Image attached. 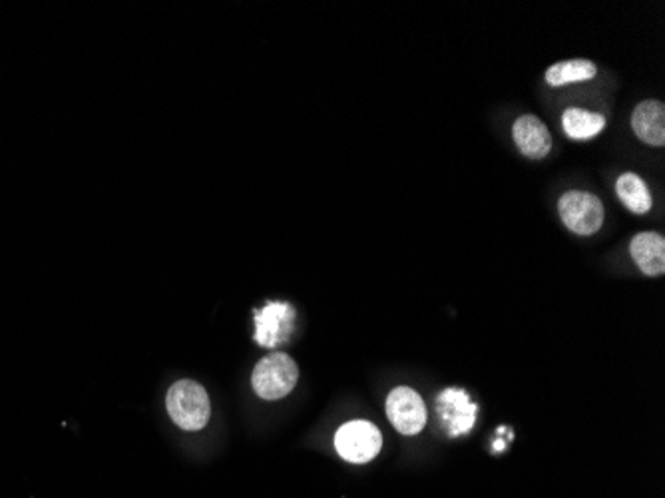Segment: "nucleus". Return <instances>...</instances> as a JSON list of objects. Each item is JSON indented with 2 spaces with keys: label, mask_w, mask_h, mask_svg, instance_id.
I'll list each match as a JSON object with an SVG mask.
<instances>
[{
  "label": "nucleus",
  "mask_w": 665,
  "mask_h": 498,
  "mask_svg": "<svg viewBox=\"0 0 665 498\" xmlns=\"http://www.w3.org/2000/svg\"><path fill=\"white\" fill-rule=\"evenodd\" d=\"M166 407L172 421L184 431H202L212 415L208 391L192 379H182L170 387Z\"/></svg>",
  "instance_id": "obj_1"
},
{
  "label": "nucleus",
  "mask_w": 665,
  "mask_h": 498,
  "mask_svg": "<svg viewBox=\"0 0 665 498\" xmlns=\"http://www.w3.org/2000/svg\"><path fill=\"white\" fill-rule=\"evenodd\" d=\"M299 379L297 363L285 353H271L263 357L251 375V385L257 397L277 401L287 397Z\"/></svg>",
  "instance_id": "obj_2"
},
{
  "label": "nucleus",
  "mask_w": 665,
  "mask_h": 498,
  "mask_svg": "<svg viewBox=\"0 0 665 498\" xmlns=\"http://www.w3.org/2000/svg\"><path fill=\"white\" fill-rule=\"evenodd\" d=\"M558 212L564 226L578 236H592L604 226V204L588 192H566L558 202Z\"/></svg>",
  "instance_id": "obj_3"
},
{
  "label": "nucleus",
  "mask_w": 665,
  "mask_h": 498,
  "mask_svg": "<svg viewBox=\"0 0 665 498\" xmlns=\"http://www.w3.org/2000/svg\"><path fill=\"white\" fill-rule=\"evenodd\" d=\"M383 447L381 431L369 421H351L345 423L335 435L337 453L355 465L373 461Z\"/></svg>",
  "instance_id": "obj_4"
},
{
  "label": "nucleus",
  "mask_w": 665,
  "mask_h": 498,
  "mask_svg": "<svg viewBox=\"0 0 665 498\" xmlns=\"http://www.w3.org/2000/svg\"><path fill=\"white\" fill-rule=\"evenodd\" d=\"M255 341L261 347L273 349L287 343L295 329V309L289 303L273 301L253 313Z\"/></svg>",
  "instance_id": "obj_5"
},
{
  "label": "nucleus",
  "mask_w": 665,
  "mask_h": 498,
  "mask_svg": "<svg viewBox=\"0 0 665 498\" xmlns=\"http://www.w3.org/2000/svg\"><path fill=\"white\" fill-rule=\"evenodd\" d=\"M387 417L401 435H419L427 425V407L411 387H397L387 397Z\"/></svg>",
  "instance_id": "obj_6"
},
{
  "label": "nucleus",
  "mask_w": 665,
  "mask_h": 498,
  "mask_svg": "<svg viewBox=\"0 0 665 498\" xmlns=\"http://www.w3.org/2000/svg\"><path fill=\"white\" fill-rule=\"evenodd\" d=\"M437 411L450 437H462L472 431L478 407L462 389H446L437 399Z\"/></svg>",
  "instance_id": "obj_7"
},
{
  "label": "nucleus",
  "mask_w": 665,
  "mask_h": 498,
  "mask_svg": "<svg viewBox=\"0 0 665 498\" xmlns=\"http://www.w3.org/2000/svg\"><path fill=\"white\" fill-rule=\"evenodd\" d=\"M512 138L518 150L530 160H542L552 150V136L548 126L532 114H524L514 122Z\"/></svg>",
  "instance_id": "obj_8"
},
{
  "label": "nucleus",
  "mask_w": 665,
  "mask_h": 498,
  "mask_svg": "<svg viewBox=\"0 0 665 498\" xmlns=\"http://www.w3.org/2000/svg\"><path fill=\"white\" fill-rule=\"evenodd\" d=\"M632 128L636 136L650 146L665 144V106L660 100H646L638 104L632 114Z\"/></svg>",
  "instance_id": "obj_9"
},
{
  "label": "nucleus",
  "mask_w": 665,
  "mask_h": 498,
  "mask_svg": "<svg viewBox=\"0 0 665 498\" xmlns=\"http://www.w3.org/2000/svg\"><path fill=\"white\" fill-rule=\"evenodd\" d=\"M636 265L650 277H658L665 271V240L662 234L642 232L630 244Z\"/></svg>",
  "instance_id": "obj_10"
},
{
  "label": "nucleus",
  "mask_w": 665,
  "mask_h": 498,
  "mask_svg": "<svg viewBox=\"0 0 665 498\" xmlns=\"http://www.w3.org/2000/svg\"><path fill=\"white\" fill-rule=\"evenodd\" d=\"M616 192H618V198L620 202L632 212V214H648L654 206V200H652V194H650V188L648 184L638 176V174H622L618 178V184H616Z\"/></svg>",
  "instance_id": "obj_11"
},
{
  "label": "nucleus",
  "mask_w": 665,
  "mask_h": 498,
  "mask_svg": "<svg viewBox=\"0 0 665 498\" xmlns=\"http://www.w3.org/2000/svg\"><path fill=\"white\" fill-rule=\"evenodd\" d=\"M562 126L572 140H590L606 128V118L582 108H568L562 116Z\"/></svg>",
  "instance_id": "obj_12"
},
{
  "label": "nucleus",
  "mask_w": 665,
  "mask_h": 498,
  "mask_svg": "<svg viewBox=\"0 0 665 498\" xmlns=\"http://www.w3.org/2000/svg\"><path fill=\"white\" fill-rule=\"evenodd\" d=\"M598 68L594 62L584 60V58H574V60H564L546 70V82L554 88L566 86L572 82H586L596 76Z\"/></svg>",
  "instance_id": "obj_13"
}]
</instances>
